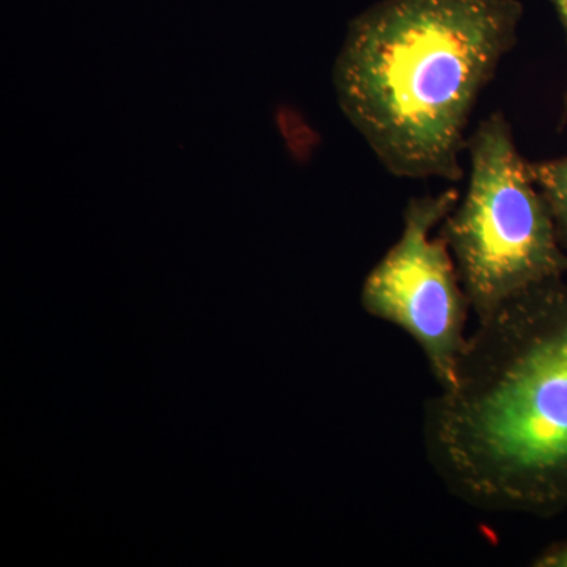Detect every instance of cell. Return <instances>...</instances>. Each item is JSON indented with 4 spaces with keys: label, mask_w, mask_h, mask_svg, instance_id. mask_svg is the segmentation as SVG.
<instances>
[{
    "label": "cell",
    "mask_w": 567,
    "mask_h": 567,
    "mask_svg": "<svg viewBox=\"0 0 567 567\" xmlns=\"http://www.w3.org/2000/svg\"><path fill=\"white\" fill-rule=\"evenodd\" d=\"M470 178L439 234L445 238L477 322L567 274V252L505 112L470 133Z\"/></svg>",
    "instance_id": "3"
},
{
    "label": "cell",
    "mask_w": 567,
    "mask_h": 567,
    "mask_svg": "<svg viewBox=\"0 0 567 567\" xmlns=\"http://www.w3.org/2000/svg\"><path fill=\"white\" fill-rule=\"evenodd\" d=\"M550 6L554 7L555 13H557L559 24H561L563 31H565L566 35V44H567V0H548ZM567 123V82L565 87V93H563V102H561V114H559V123L558 130L561 132L565 128Z\"/></svg>",
    "instance_id": "6"
},
{
    "label": "cell",
    "mask_w": 567,
    "mask_h": 567,
    "mask_svg": "<svg viewBox=\"0 0 567 567\" xmlns=\"http://www.w3.org/2000/svg\"><path fill=\"white\" fill-rule=\"evenodd\" d=\"M436 475L468 505L554 516L567 507V282L540 284L480 320L453 383L424 413Z\"/></svg>",
    "instance_id": "1"
},
{
    "label": "cell",
    "mask_w": 567,
    "mask_h": 567,
    "mask_svg": "<svg viewBox=\"0 0 567 567\" xmlns=\"http://www.w3.org/2000/svg\"><path fill=\"white\" fill-rule=\"evenodd\" d=\"M458 199L456 188L412 197L402 215L401 237L361 287L364 311L416 342L440 388L450 386L456 375L472 311L453 252L442 235H434Z\"/></svg>",
    "instance_id": "4"
},
{
    "label": "cell",
    "mask_w": 567,
    "mask_h": 567,
    "mask_svg": "<svg viewBox=\"0 0 567 567\" xmlns=\"http://www.w3.org/2000/svg\"><path fill=\"white\" fill-rule=\"evenodd\" d=\"M522 18L520 0H379L349 22L336 96L386 173L464 178L473 111Z\"/></svg>",
    "instance_id": "2"
},
{
    "label": "cell",
    "mask_w": 567,
    "mask_h": 567,
    "mask_svg": "<svg viewBox=\"0 0 567 567\" xmlns=\"http://www.w3.org/2000/svg\"><path fill=\"white\" fill-rule=\"evenodd\" d=\"M535 566L567 567V543H559L548 547L547 550L536 559Z\"/></svg>",
    "instance_id": "7"
},
{
    "label": "cell",
    "mask_w": 567,
    "mask_h": 567,
    "mask_svg": "<svg viewBox=\"0 0 567 567\" xmlns=\"http://www.w3.org/2000/svg\"><path fill=\"white\" fill-rule=\"evenodd\" d=\"M529 173L546 199L559 244L567 252V156L529 162Z\"/></svg>",
    "instance_id": "5"
}]
</instances>
